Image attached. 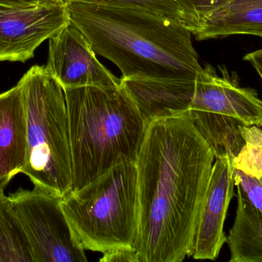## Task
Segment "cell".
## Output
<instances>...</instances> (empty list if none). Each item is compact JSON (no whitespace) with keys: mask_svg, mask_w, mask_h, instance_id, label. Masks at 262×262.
<instances>
[{"mask_svg":"<svg viewBox=\"0 0 262 262\" xmlns=\"http://www.w3.org/2000/svg\"><path fill=\"white\" fill-rule=\"evenodd\" d=\"M215 160L186 114L148 123L136 161L139 262L189 256Z\"/></svg>","mask_w":262,"mask_h":262,"instance_id":"cell-1","label":"cell"},{"mask_svg":"<svg viewBox=\"0 0 262 262\" xmlns=\"http://www.w3.org/2000/svg\"><path fill=\"white\" fill-rule=\"evenodd\" d=\"M70 22L121 78L195 80L203 67L178 20L135 8L68 2Z\"/></svg>","mask_w":262,"mask_h":262,"instance_id":"cell-2","label":"cell"},{"mask_svg":"<svg viewBox=\"0 0 262 262\" xmlns=\"http://www.w3.org/2000/svg\"><path fill=\"white\" fill-rule=\"evenodd\" d=\"M63 90L69 118L72 191L117 165L136 163L147 123L121 83Z\"/></svg>","mask_w":262,"mask_h":262,"instance_id":"cell-3","label":"cell"},{"mask_svg":"<svg viewBox=\"0 0 262 262\" xmlns=\"http://www.w3.org/2000/svg\"><path fill=\"white\" fill-rule=\"evenodd\" d=\"M27 119V155L21 173L56 196L72 190V155L64 90L46 66H34L18 82Z\"/></svg>","mask_w":262,"mask_h":262,"instance_id":"cell-4","label":"cell"},{"mask_svg":"<svg viewBox=\"0 0 262 262\" xmlns=\"http://www.w3.org/2000/svg\"><path fill=\"white\" fill-rule=\"evenodd\" d=\"M64 214L83 248L105 252L134 249L138 229L136 163L125 162L61 200Z\"/></svg>","mask_w":262,"mask_h":262,"instance_id":"cell-5","label":"cell"},{"mask_svg":"<svg viewBox=\"0 0 262 262\" xmlns=\"http://www.w3.org/2000/svg\"><path fill=\"white\" fill-rule=\"evenodd\" d=\"M189 115L215 158L233 161L245 145L243 129L262 127V99L255 89L243 87L226 66L203 67L195 78Z\"/></svg>","mask_w":262,"mask_h":262,"instance_id":"cell-6","label":"cell"},{"mask_svg":"<svg viewBox=\"0 0 262 262\" xmlns=\"http://www.w3.org/2000/svg\"><path fill=\"white\" fill-rule=\"evenodd\" d=\"M27 237L34 262H86L84 249L71 227L62 198L35 187L9 195Z\"/></svg>","mask_w":262,"mask_h":262,"instance_id":"cell-7","label":"cell"},{"mask_svg":"<svg viewBox=\"0 0 262 262\" xmlns=\"http://www.w3.org/2000/svg\"><path fill=\"white\" fill-rule=\"evenodd\" d=\"M69 23L67 3L0 9V61L26 63Z\"/></svg>","mask_w":262,"mask_h":262,"instance_id":"cell-8","label":"cell"},{"mask_svg":"<svg viewBox=\"0 0 262 262\" xmlns=\"http://www.w3.org/2000/svg\"><path fill=\"white\" fill-rule=\"evenodd\" d=\"M46 68L63 89L121 83V78L100 63L90 42L71 22L49 38Z\"/></svg>","mask_w":262,"mask_h":262,"instance_id":"cell-9","label":"cell"},{"mask_svg":"<svg viewBox=\"0 0 262 262\" xmlns=\"http://www.w3.org/2000/svg\"><path fill=\"white\" fill-rule=\"evenodd\" d=\"M235 187L232 159L228 157L215 158L189 255L194 259L214 261L227 243L225 221L229 204L235 195Z\"/></svg>","mask_w":262,"mask_h":262,"instance_id":"cell-10","label":"cell"},{"mask_svg":"<svg viewBox=\"0 0 262 262\" xmlns=\"http://www.w3.org/2000/svg\"><path fill=\"white\" fill-rule=\"evenodd\" d=\"M121 82L147 124L187 114L195 92V80L121 78Z\"/></svg>","mask_w":262,"mask_h":262,"instance_id":"cell-11","label":"cell"},{"mask_svg":"<svg viewBox=\"0 0 262 262\" xmlns=\"http://www.w3.org/2000/svg\"><path fill=\"white\" fill-rule=\"evenodd\" d=\"M27 155V119L21 85L0 94V187L21 173Z\"/></svg>","mask_w":262,"mask_h":262,"instance_id":"cell-12","label":"cell"},{"mask_svg":"<svg viewBox=\"0 0 262 262\" xmlns=\"http://www.w3.org/2000/svg\"><path fill=\"white\" fill-rule=\"evenodd\" d=\"M198 40L250 35L262 38V0H229L193 32Z\"/></svg>","mask_w":262,"mask_h":262,"instance_id":"cell-13","label":"cell"},{"mask_svg":"<svg viewBox=\"0 0 262 262\" xmlns=\"http://www.w3.org/2000/svg\"><path fill=\"white\" fill-rule=\"evenodd\" d=\"M237 208L235 221L227 236L229 262H262V214L235 183Z\"/></svg>","mask_w":262,"mask_h":262,"instance_id":"cell-14","label":"cell"},{"mask_svg":"<svg viewBox=\"0 0 262 262\" xmlns=\"http://www.w3.org/2000/svg\"><path fill=\"white\" fill-rule=\"evenodd\" d=\"M5 189L0 187V262H34L27 237Z\"/></svg>","mask_w":262,"mask_h":262,"instance_id":"cell-15","label":"cell"},{"mask_svg":"<svg viewBox=\"0 0 262 262\" xmlns=\"http://www.w3.org/2000/svg\"><path fill=\"white\" fill-rule=\"evenodd\" d=\"M245 145L234 158L235 169L262 180V129L258 126L243 129Z\"/></svg>","mask_w":262,"mask_h":262,"instance_id":"cell-16","label":"cell"},{"mask_svg":"<svg viewBox=\"0 0 262 262\" xmlns=\"http://www.w3.org/2000/svg\"><path fill=\"white\" fill-rule=\"evenodd\" d=\"M104 6L142 9L181 22L182 9L177 0H68ZM182 23V22H181Z\"/></svg>","mask_w":262,"mask_h":262,"instance_id":"cell-17","label":"cell"},{"mask_svg":"<svg viewBox=\"0 0 262 262\" xmlns=\"http://www.w3.org/2000/svg\"><path fill=\"white\" fill-rule=\"evenodd\" d=\"M229 0H177L182 9L181 22L191 32L196 30L202 22Z\"/></svg>","mask_w":262,"mask_h":262,"instance_id":"cell-18","label":"cell"},{"mask_svg":"<svg viewBox=\"0 0 262 262\" xmlns=\"http://www.w3.org/2000/svg\"><path fill=\"white\" fill-rule=\"evenodd\" d=\"M235 180L243 188L249 201L262 214V180L246 175L238 169H235Z\"/></svg>","mask_w":262,"mask_h":262,"instance_id":"cell-19","label":"cell"},{"mask_svg":"<svg viewBox=\"0 0 262 262\" xmlns=\"http://www.w3.org/2000/svg\"><path fill=\"white\" fill-rule=\"evenodd\" d=\"M100 262H139L134 249H121L105 252L100 258Z\"/></svg>","mask_w":262,"mask_h":262,"instance_id":"cell-20","label":"cell"},{"mask_svg":"<svg viewBox=\"0 0 262 262\" xmlns=\"http://www.w3.org/2000/svg\"><path fill=\"white\" fill-rule=\"evenodd\" d=\"M68 0H0V3L10 7H26L52 3H66Z\"/></svg>","mask_w":262,"mask_h":262,"instance_id":"cell-21","label":"cell"},{"mask_svg":"<svg viewBox=\"0 0 262 262\" xmlns=\"http://www.w3.org/2000/svg\"><path fill=\"white\" fill-rule=\"evenodd\" d=\"M243 59L255 69L262 81V49L246 54Z\"/></svg>","mask_w":262,"mask_h":262,"instance_id":"cell-22","label":"cell"},{"mask_svg":"<svg viewBox=\"0 0 262 262\" xmlns=\"http://www.w3.org/2000/svg\"><path fill=\"white\" fill-rule=\"evenodd\" d=\"M9 8H13V7H10V6H4V5L1 4V3H0V9H9Z\"/></svg>","mask_w":262,"mask_h":262,"instance_id":"cell-23","label":"cell"}]
</instances>
